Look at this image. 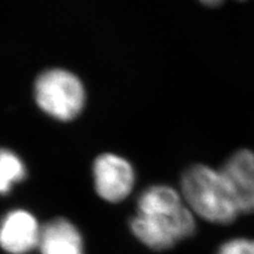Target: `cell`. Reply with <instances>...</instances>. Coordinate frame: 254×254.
Instances as JSON below:
<instances>
[{"label":"cell","mask_w":254,"mask_h":254,"mask_svg":"<svg viewBox=\"0 0 254 254\" xmlns=\"http://www.w3.org/2000/svg\"><path fill=\"white\" fill-rule=\"evenodd\" d=\"M240 1H243V0H240Z\"/></svg>","instance_id":"11"},{"label":"cell","mask_w":254,"mask_h":254,"mask_svg":"<svg viewBox=\"0 0 254 254\" xmlns=\"http://www.w3.org/2000/svg\"><path fill=\"white\" fill-rule=\"evenodd\" d=\"M215 254H254V238L233 237L222 241Z\"/></svg>","instance_id":"9"},{"label":"cell","mask_w":254,"mask_h":254,"mask_svg":"<svg viewBox=\"0 0 254 254\" xmlns=\"http://www.w3.org/2000/svg\"><path fill=\"white\" fill-rule=\"evenodd\" d=\"M41 227L36 215L13 208L0 219V250L6 254H30L38 250Z\"/></svg>","instance_id":"5"},{"label":"cell","mask_w":254,"mask_h":254,"mask_svg":"<svg viewBox=\"0 0 254 254\" xmlns=\"http://www.w3.org/2000/svg\"><path fill=\"white\" fill-rule=\"evenodd\" d=\"M180 192L195 217L209 224L226 226L243 215L221 168L192 165L183 173Z\"/></svg>","instance_id":"2"},{"label":"cell","mask_w":254,"mask_h":254,"mask_svg":"<svg viewBox=\"0 0 254 254\" xmlns=\"http://www.w3.org/2000/svg\"><path fill=\"white\" fill-rule=\"evenodd\" d=\"M39 254H86L84 237L67 218H55L41 227Z\"/></svg>","instance_id":"7"},{"label":"cell","mask_w":254,"mask_h":254,"mask_svg":"<svg viewBox=\"0 0 254 254\" xmlns=\"http://www.w3.org/2000/svg\"><path fill=\"white\" fill-rule=\"evenodd\" d=\"M199 1L206 6H209V7H215V6L220 5L224 0H199Z\"/></svg>","instance_id":"10"},{"label":"cell","mask_w":254,"mask_h":254,"mask_svg":"<svg viewBox=\"0 0 254 254\" xmlns=\"http://www.w3.org/2000/svg\"><path fill=\"white\" fill-rule=\"evenodd\" d=\"M93 184L97 194L104 201L118 204L127 199L135 185L133 165L122 155L106 152L95 158Z\"/></svg>","instance_id":"4"},{"label":"cell","mask_w":254,"mask_h":254,"mask_svg":"<svg viewBox=\"0 0 254 254\" xmlns=\"http://www.w3.org/2000/svg\"><path fill=\"white\" fill-rule=\"evenodd\" d=\"M27 177V167L18 153L0 147V195H6Z\"/></svg>","instance_id":"8"},{"label":"cell","mask_w":254,"mask_h":254,"mask_svg":"<svg viewBox=\"0 0 254 254\" xmlns=\"http://www.w3.org/2000/svg\"><path fill=\"white\" fill-rule=\"evenodd\" d=\"M236 194L241 214L254 213V151L241 148L221 167Z\"/></svg>","instance_id":"6"},{"label":"cell","mask_w":254,"mask_h":254,"mask_svg":"<svg viewBox=\"0 0 254 254\" xmlns=\"http://www.w3.org/2000/svg\"><path fill=\"white\" fill-rule=\"evenodd\" d=\"M86 88L75 73L55 67L41 72L33 85V98L41 112L58 122L74 120L86 105Z\"/></svg>","instance_id":"3"},{"label":"cell","mask_w":254,"mask_h":254,"mask_svg":"<svg viewBox=\"0 0 254 254\" xmlns=\"http://www.w3.org/2000/svg\"><path fill=\"white\" fill-rule=\"evenodd\" d=\"M129 230L145 247L163 252L195 233L196 217L180 190L159 184L147 187L139 195Z\"/></svg>","instance_id":"1"}]
</instances>
